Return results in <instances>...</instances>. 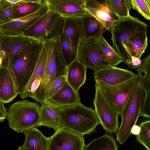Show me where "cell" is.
Returning <instances> with one entry per match:
<instances>
[{"label":"cell","instance_id":"6da1fadb","mask_svg":"<svg viewBox=\"0 0 150 150\" xmlns=\"http://www.w3.org/2000/svg\"><path fill=\"white\" fill-rule=\"evenodd\" d=\"M148 26L136 17L118 19L110 30L112 45L123 62L131 70L134 69L131 63V57L141 59L148 45Z\"/></svg>","mask_w":150,"mask_h":150},{"label":"cell","instance_id":"7a4b0ae2","mask_svg":"<svg viewBox=\"0 0 150 150\" xmlns=\"http://www.w3.org/2000/svg\"><path fill=\"white\" fill-rule=\"evenodd\" d=\"M46 51L45 68L39 87L30 98L42 103L56 78L66 76L67 66L62 50L60 36L42 42Z\"/></svg>","mask_w":150,"mask_h":150},{"label":"cell","instance_id":"3957f363","mask_svg":"<svg viewBox=\"0 0 150 150\" xmlns=\"http://www.w3.org/2000/svg\"><path fill=\"white\" fill-rule=\"evenodd\" d=\"M43 46V43L41 42L28 46L8 62L6 68L9 70L19 95L35 70Z\"/></svg>","mask_w":150,"mask_h":150},{"label":"cell","instance_id":"277c9868","mask_svg":"<svg viewBox=\"0 0 150 150\" xmlns=\"http://www.w3.org/2000/svg\"><path fill=\"white\" fill-rule=\"evenodd\" d=\"M59 113L63 128L83 136L96 132V127L100 124L95 109L81 103L62 107Z\"/></svg>","mask_w":150,"mask_h":150},{"label":"cell","instance_id":"5b68a950","mask_svg":"<svg viewBox=\"0 0 150 150\" xmlns=\"http://www.w3.org/2000/svg\"><path fill=\"white\" fill-rule=\"evenodd\" d=\"M40 105L27 100L9 105L6 119L9 127L17 132L25 134L39 127Z\"/></svg>","mask_w":150,"mask_h":150},{"label":"cell","instance_id":"8992f818","mask_svg":"<svg viewBox=\"0 0 150 150\" xmlns=\"http://www.w3.org/2000/svg\"><path fill=\"white\" fill-rule=\"evenodd\" d=\"M144 99V92L139 81L121 116V124L116 133L117 141L120 144L123 145L132 134V129L140 116Z\"/></svg>","mask_w":150,"mask_h":150},{"label":"cell","instance_id":"52a82bcc","mask_svg":"<svg viewBox=\"0 0 150 150\" xmlns=\"http://www.w3.org/2000/svg\"><path fill=\"white\" fill-rule=\"evenodd\" d=\"M64 20L59 14L48 10L23 35L41 42L60 36L63 31Z\"/></svg>","mask_w":150,"mask_h":150},{"label":"cell","instance_id":"ba28073f","mask_svg":"<svg viewBox=\"0 0 150 150\" xmlns=\"http://www.w3.org/2000/svg\"><path fill=\"white\" fill-rule=\"evenodd\" d=\"M139 81L138 76L135 74L132 77L120 83L112 86H99L110 104L121 116Z\"/></svg>","mask_w":150,"mask_h":150},{"label":"cell","instance_id":"9c48e42d","mask_svg":"<svg viewBox=\"0 0 150 150\" xmlns=\"http://www.w3.org/2000/svg\"><path fill=\"white\" fill-rule=\"evenodd\" d=\"M78 59L86 69L93 71L111 66L95 38H85L81 42L78 49Z\"/></svg>","mask_w":150,"mask_h":150},{"label":"cell","instance_id":"30bf717a","mask_svg":"<svg viewBox=\"0 0 150 150\" xmlns=\"http://www.w3.org/2000/svg\"><path fill=\"white\" fill-rule=\"evenodd\" d=\"M95 86L93 103L100 124L107 133H116L119 128V115L106 98L100 87L96 83Z\"/></svg>","mask_w":150,"mask_h":150},{"label":"cell","instance_id":"8fae6325","mask_svg":"<svg viewBox=\"0 0 150 150\" xmlns=\"http://www.w3.org/2000/svg\"><path fill=\"white\" fill-rule=\"evenodd\" d=\"M40 42L23 35H11L0 33V68H6L11 59L26 47Z\"/></svg>","mask_w":150,"mask_h":150},{"label":"cell","instance_id":"7c38bea8","mask_svg":"<svg viewBox=\"0 0 150 150\" xmlns=\"http://www.w3.org/2000/svg\"><path fill=\"white\" fill-rule=\"evenodd\" d=\"M50 138L48 150H84L83 136L63 128Z\"/></svg>","mask_w":150,"mask_h":150},{"label":"cell","instance_id":"4fadbf2b","mask_svg":"<svg viewBox=\"0 0 150 150\" xmlns=\"http://www.w3.org/2000/svg\"><path fill=\"white\" fill-rule=\"evenodd\" d=\"M85 6L87 14L96 18L105 31H110L118 20L107 0H86Z\"/></svg>","mask_w":150,"mask_h":150},{"label":"cell","instance_id":"5bb4252c","mask_svg":"<svg viewBox=\"0 0 150 150\" xmlns=\"http://www.w3.org/2000/svg\"><path fill=\"white\" fill-rule=\"evenodd\" d=\"M48 10L64 18L83 17L87 15L86 0H45Z\"/></svg>","mask_w":150,"mask_h":150},{"label":"cell","instance_id":"9a60e30c","mask_svg":"<svg viewBox=\"0 0 150 150\" xmlns=\"http://www.w3.org/2000/svg\"><path fill=\"white\" fill-rule=\"evenodd\" d=\"M135 75L128 69L112 66L93 71L95 83L100 86L115 85L124 81Z\"/></svg>","mask_w":150,"mask_h":150},{"label":"cell","instance_id":"2e32d148","mask_svg":"<svg viewBox=\"0 0 150 150\" xmlns=\"http://www.w3.org/2000/svg\"><path fill=\"white\" fill-rule=\"evenodd\" d=\"M48 10L46 5L35 13L25 17L0 25V33L11 35H23Z\"/></svg>","mask_w":150,"mask_h":150},{"label":"cell","instance_id":"e0dca14e","mask_svg":"<svg viewBox=\"0 0 150 150\" xmlns=\"http://www.w3.org/2000/svg\"><path fill=\"white\" fill-rule=\"evenodd\" d=\"M142 60V65L136 69L144 93L140 116L150 119V53Z\"/></svg>","mask_w":150,"mask_h":150},{"label":"cell","instance_id":"ac0fdd59","mask_svg":"<svg viewBox=\"0 0 150 150\" xmlns=\"http://www.w3.org/2000/svg\"><path fill=\"white\" fill-rule=\"evenodd\" d=\"M61 108L45 102L41 103L39 127L45 126L53 129L55 132L62 128V121L59 113Z\"/></svg>","mask_w":150,"mask_h":150},{"label":"cell","instance_id":"d6986e66","mask_svg":"<svg viewBox=\"0 0 150 150\" xmlns=\"http://www.w3.org/2000/svg\"><path fill=\"white\" fill-rule=\"evenodd\" d=\"M44 102L61 108L81 103L79 93L76 92L67 81L54 96Z\"/></svg>","mask_w":150,"mask_h":150},{"label":"cell","instance_id":"ffe728a7","mask_svg":"<svg viewBox=\"0 0 150 150\" xmlns=\"http://www.w3.org/2000/svg\"><path fill=\"white\" fill-rule=\"evenodd\" d=\"M46 55V49L43 45L35 70L28 84L20 94L22 99L30 97L39 87L45 68Z\"/></svg>","mask_w":150,"mask_h":150},{"label":"cell","instance_id":"44dd1931","mask_svg":"<svg viewBox=\"0 0 150 150\" xmlns=\"http://www.w3.org/2000/svg\"><path fill=\"white\" fill-rule=\"evenodd\" d=\"M63 31L78 48L86 37L83 17L65 18Z\"/></svg>","mask_w":150,"mask_h":150},{"label":"cell","instance_id":"7402d4cb","mask_svg":"<svg viewBox=\"0 0 150 150\" xmlns=\"http://www.w3.org/2000/svg\"><path fill=\"white\" fill-rule=\"evenodd\" d=\"M18 95L9 70L4 67L0 68V100L5 103H9Z\"/></svg>","mask_w":150,"mask_h":150},{"label":"cell","instance_id":"603a6c76","mask_svg":"<svg viewBox=\"0 0 150 150\" xmlns=\"http://www.w3.org/2000/svg\"><path fill=\"white\" fill-rule=\"evenodd\" d=\"M86 68L78 59L68 67L66 78L67 81L77 92L83 85L86 80Z\"/></svg>","mask_w":150,"mask_h":150},{"label":"cell","instance_id":"cb8c5ba5","mask_svg":"<svg viewBox=\"0 0 150 150\" xmlns=\"http://www.w3.org/2000/svg\"><path fill=\"white\" fill-rule=\"evenodd\" d=\"M23 145L27 150H48L50 138L45 137L37 128L25 133Z\"/></svg>","mask_w":150,"mask_h":150},{"label":"cell","instance_id":"d4e9b609","mask_svg":"<svg viewBox=\"0 0 150 150\" xmlns=\"http://www.w3.org/2000/svg\"><path fill=\"white\" fill-rule=\"evenodd\" d=\"M45 0H28V1L13 6L14 20L33 14L46 5Z\"/></svg>","mask_w":150,"mask_h":150},{"label":"cell","instance_id":"484cf974","mask_svg":"<svg viewBox=\"0 0 150 150\" xmlns=\"http://www.w3.org/2000/svg\"><path fill=\"white\" fill-rule=\"evenodd\" d=\"M118 148L113 135L106 133L88 145H85L84 150H118Z\"/></svg>","mask_w":150,"mask_h":150},{"label":"cell","instance_id":"4316f807","mask_svg":"<svg viewBox=\"0 0 150 150\" xmlns=\"http://www.w3.org/2000/svg\"><path fill=\"white\" fill-rule=\"evenodd\" d=\"M60 38L62 50L68 67L74 61L78 59V48L75 46L64 31Z\"/></svg>","mask_w":150,"mask_h":150},{"label":"cell","instance_id":"83f0119b","mask_svg":"<svg viewBox=\"0 0 150 150\" xmlns=\"http://www.w3.org/2000/svg\"><path fill=\"white\" fill-rule=\"evenodd\" d=\"M85 38H95L103 36L105 31L97 20L94 17L87 15L83 17Z\"/></svg>","mask_w":150,"mask_h":150},{"label":"cell","instance_id":"f1b7e54d","mask_svg":"<svg viewBox=\"0 0 150 150\" xmlns=\"http://www.w3.org/2000/svg\"><path fill=\"white\" fill-rule=\"evenodd\" d=\"M112 11L118 19L129 16V11L132 8L130 0H107Z\"/></svg>","mask_w":150,"mask_h":150},{"label":"cell","instance_id":"f546056e","mask_svg":"<svg viewBox=\"0 0 150 150\" xmlns=\"http://www.w3.org/2000/svg\"><path fill=\"white\" fill-rule=\"evenodd\" d=\"M97 39L112 66L116 67L123 62L115 49L110 45L103 36Z\"/></svg>","mask_w":150,"mask_h":150},{"label":"cell","instance_id":"4dcf8cb0","mask_svg":"<svg viewBox=\"0 0 150 150\" xmlns=\"http://www.w3.org/2000/svg\"><path fill=\"white\" fill-rule=\"evenodd\" d=\"M140 130L136 136V140L144 146L147 150H150V119L141 122L139 124Z\"/></svg>","mask_w":150,"mask_h":150},{"label":"cell","instance_id":"1f68e13d","mask_svg":"<svg viewBox=\"0 0 150 150\" xmlns=\"http://www.w3.org/2000/svg\"><path fill=\"white\" fill-rule=\"evenodd\" d=\"M132 8L146 19L150 20V0H130Z\"/></svg>","mask_w":150,"mask_h":150},{"label":"cell","instance_id":"d6a6232c","mask_svg":"<svg viewBox=\"0 0 150 150\" xmlns=\"http://www.w3.org/2000/svg\"><path fill=\"white\" fill-rule=\"evenodd\" d=\"M67 81L66 76H59L57 77L49 89L45 100L49 98L54 96Z\"/></svg>","mask_w":150,"mask_h":150},{"label":"cell","instance_id":"836d02e7","mask_svg":"<svg viewBox=\"0 0 150 150\" xmlns=\"http://www.w3.org/2000/svg\"><path fill=\"white\" fill-rule=\"evenodd\" d=\"M14 20L13 7L0 8V25Z\"/></svg>","mask_w":150,"mask_h":150},{"label":"cell","instance_id":"e575fe53","mask_svg":"<svg viewBox=\"0 0 150 150\" xmlns=\"http://www.w3.org/2000/svg\"><path fill=\"white\" fill-rule=\"evenodd\" d=\"M27 0H0V8L13 7L26 2Z\"/></svg>","mask_w":150,"mask_h":150},{"label":"cell","instance_id":"d590c367","mask_svg":"<svg viewBox=\"0 0 150 150\" xmlns=\"http://www.w3.org/2000/svg\"><path fill=\"white\" fill-rule=\"evenodd\" d=\"M5 103L0 100V122H3L6 118L8 112L4 106Z\"/></svg>","mask_w":150,"mask_h":150},{"label":"cell","instance_id":"8d00e7d4","mask_svg":"<svg viewBox=\"0 0 150 150\" xmlns=\"http://www.w3.org/2000/svg\"><path fill=\"white\" fill-rule=\"evenodd\" d=\"M131 60L132 65L135 69L139 68L142 63V59L134 57H131Z\"/></svg>","mask_w":150,"mask_h":150},{"label":"cell","instance_id":"74e56055","mask_svg":"<svg viewBox=\"0 0 150 150\" xmlns=\"http://www.w3.org/2000/svg\"><path fill=\"white\" fill-rule=\"evenodd\" d=\"M140 130V127L139 125H135L132 127L131 131V134L137 135L139 133Z\"/></svg>","mask_w":150,"mask_h":150},{"label":"cell","instance_id":"f35d334b","mask_svg":"<svg viewBox=\"0 0 150 150\" xmlns=\"http://www.w3.org/2000/svg\"><path fill=\"white\" fill-rule=\"evenodd\" d=\"M18 150H27L23 146H19L18 148Z\"/></svg>","mask_w":150,"mask_h":150}]
</instances>
